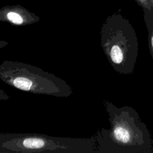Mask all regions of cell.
I'll list each match as a JSON object with an SVG mask.
<instances>
[{
  "mask_svg": "<svg viewBox=\"0 0 153 153\" xmlns=\"http://www.w3.org/2000/svg\"><path fill=\"white\" fill-rule=\"evenodd\" d=\"M7 18L8 21L17 25H22L24 23L23 18L18 13L15 12H9L7 14Z\"/></svg>",
  "mask_w": 153,
  "mask_h": 153,
  "instance_id": "cell-5",
  "label": "cell"
},
{
  "mask_svg": "<svg viewBox=\"0 0 153 153\" xmlns=\"http://www.w3.org/2000/svg\"><path fill=\"white\" fill-rule=\"evenodd\" d=\"M100 45L113 69L123 75L131 74L138 55L139 43L128 27H106L101 32Z\"/></svg>",
  "mask_w": 153,
  "mask_h": 153,
  "instance_id": "cell-4",
  "label": "cell"
},
{
  "mask_svg": "<svg viewBox=\"0 0 153 153\" xmlns=\"http://www.w3.org/2000/svg\"><path fill=\"white\" fill-rule=\"evenodd\" d=\"M91 137L51 136L35 133H0V153H96Z\"/></svg>",
  "mask_w": 153,
  "mask_h": 153,
  "instance_id": "cell-2",
  "label": "cell"
},
{
  "mask_svg": "<svg viewBox=\"0 0 153 153\" xmlns=\"http://www.w3.org/2000/svg\"><path fill=\"white\" fill-rule=\"evenodd\" d=\"M0 79L22 91L36 94L67 97L72 87L61 78L39 67L21 62L4 60L0 65Z\"/></svg>",
  "mask_w": 153,
  "mask_h": 153,
  "instance_id": "cell-3",
  "label": "cell"
},
{
  "mask_svg": "<svg viewBox=\"0 0 153 153\" xmlns=\"http://www.w3.org/2000/svg\"><path fill=\"white\" fill-rule=\"evenodd\" d=\"M0 44H1L0 48H3V47H4V45H7V44H8V42H5V41H0Z\"/></svg>",
  "mask_w": 153,
  "mask_h": 153,
  "instance_id": "cell-8",
  "label": "cell"
},
{
  "mask_svg": "<svg viewBox=\"0 0 153 153\" xmlns=\"http://www.w3.org/2000/svg\"><path fill=\"white\" fill-rule=\"evenodd\" d=\"M0 96H1V97H0L1 100H7V99H9V97L8 96V95L6 94V93L4 92L2 89H1Z\"/></svg>",
  "mask_w": 153,
  "mask_h": 153,
  "instance_id": "cell-7",
  "label": "cell"
},
{
  "mask_svg": "<svg viewBox=\"0 0 153 153\" xmlns=\"http://www.w3.org/2000/svg\"><path fill=\"white\" fill-rule=\"evenodd\" d=\"M109 128H101L93 135L96 153H147L153 146L151 134L138 112L126 105L117 107L103 100Z\"/></svg>",
  "mask_w": 153,
  "mask_h": 153,
  "instance_id": "cell-1",
  "label": "cell"
},
{
  "mask_svg": "<svg viewBox=\"0 0 153 153\" xmlns=\"http://www.w3.org/2000/svg\"><path fill=\"white\" fill-rule=\"evenodd\" d=\"M148 47L150 54L153 60V26H151V27L149 29Z\"/></svg>",
  "mask_w": 153,
  "mask_h": 153,
  "instance_id": "cell-6",
  "label": "cell"
}]
</instances>
